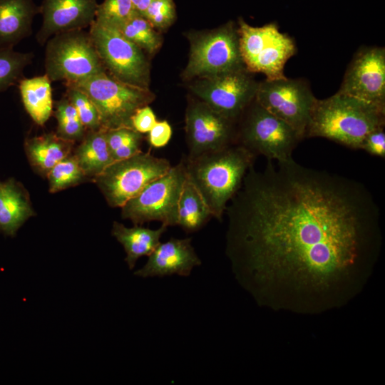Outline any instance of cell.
<instances>
[{
  "mask_svg": "<svg viewBox=\"0 0 385 385\" xmlns=\"http://www.w3.org/2000/svg\"><path fill=\"white\" fill-rule=\"evenodd\" d=\"M225 252L260 302L272 289L327 297L379 256L380 212L361 182L292 158L252 165L227 205Z\"/></svg>",
  "mask_w": 385,
  "mask_h": 385,
  "instance_id": "6da1fadb",
  "label": "cell"
},
{
  "mask_svg": "<svg viewBox=\"0 0 385 385\" xmlns=\"http://www.w3.org/2000/svg\"><path fill=\"white\" fill-rule=\"evenodd\" d=\"M256 158L239 144L183 158L187 178L200 192L212 217L222 220L227 204L241 188Z\"/></svg>",
  "mask_w": 385,
  "mask_h": 385,
  "instance_id": "7a4b0ae2",
  "label": "cell"
},
{
  "mask_svg": "<svg viewBox=\"0 0 385 385\" xmlns=\"http://www.w3.org/2000/svg\"><path fill=\"white\" fill-rule=\"evenodd\" d=\"M385 124V108L337 92L316 98L305 138H324L352 149H361L366 135Z\"/></svg>",
  "mask_w": 385,
  "mask_h": 385,
  "instance_id": "3957f363",
  "label": "cell"
},
{
  "mask_svg": "<svg viewBox=\"0 0 385 385\" xmlns=\"http://www.w3.org/2000/svg\"><path fill=\"white\" fill-rule=\"evenodd\" d=\"M65 85L74 86L89 97L98 112L101 127L106 130L132 128L131 118L135 111L154 99L148 88L123 83L106 71Z\"/></svg>",
  "mask_w": 385,
  "mask_h": 385,
  "instance_id": "277c9868",
  "label": "cell"
},
{
  "mask_svg": "<svg viewBox=\"0 0 385 385\" xmlns=\"http://www.w3.org/2000/svg\"><path fill=\"white\" fill-rule=\"evenodd\" d=\"M302 139L288 124L272 115L255 100L237 122V144L255 156L287 160Z\"/></svg>",
  "mask_w": 385,
  "mask_h": 385,
  "instance_id": "5b68a950",
  "label": "cell"
},
{
  "mask_svg": "<svg viewBox=\"0 0 385 385\" xmlns=\"http://www.w3.org/2000/svg\"><path fill=\"white\" fill-rule=\"evenodd\" d=\"M45 46V74L51 82L75 83L106 71L84 29L56 34Z\"/></svg>",
  "mask_w": 385,
  "mask_h": 385,
  "instance_id": "8992f818",
  "label": "cell"
},
{
  "mask_svg": "<svg viewBox=\"0 0 385 385\" xmlns=\"http://www.w3.org/2000/svg\"><path fill=\"white\" fill-rule=\"evenodd\" d=\"M190 56L183 71L186 80L246 68L240 48L237 28L232 21L189 36Z\"/></svg>",
  "mask_w": 385,
  "mask_h": 385,
  "instance_id": "52a82bcc",
  "label": "cell"
},
{
  "mask_svg": "<svg viewBox=\"0 0 385 385\" xmlns=\"http://www.w3.org/2000/svg\"><path fill=\"white\" fill-rule=\"evenodd\" d=\"M187 174L183 158L162 176L147 185L121 207V216L134 225L152 221L177 225L178 206Z\"/></svg>",
  "mask_w": 385,
  "mask_h": 385,
  "instance_id": "ba28073f",
  "label": "cell"
},
{
  "mask_svg": "<svg viewBox=\"0 0 385 385\" xmlns=\"http://www.w3.org/2000/svg\"><path fill=\"white\" fill-rule=\"evenodd\" d=\"M238 24L240 48L246 68L264 73L267 79L284 78L285 63L297 51L293 39L279 31L274 22L255 27L240 18Z\"/></svg>",
  "mask_w": 385,
  "mask_h": 385,
  "instance_id": "9c48e42d",
  "label": "cell"
},
{
  "mask_svg": "<svg viewBox=\"0 0 385 385\" xmlns=\"http://www.w3.org/2000/svg\"><path fill=\"white\" fill-rule=\"evenodd\" d=\"M171 166L166 158L156 157L150 151L140 152L113 161L93 180L110 206L121 207Z\"/></svg>",
  "mask_w": 385,
  "mask_h": 385,
  "instance_id": "30bf717a",
  "label": "cell"
},
{
  "mask_svg": "<svg viewBox=\"0 0 385 385\" xmlns=\"http://www.w3.org/2000/svg\"><path fill=\"white\" fill-rule=\"evenodd\" d=\"M88 32L108 74L123 83L148 88L149 63L140 47L117 28L96 21L89 26Z\"/></svg>",
  "mask_w": 385,
  "mask_h": 385,
  "instance_id": "8fae6325",
  "label": "cell"
},
{
  "mask_svg": "<svg viewBox=\"0 0 385 385\" xmlns=\"http://www.w3.org/2000/svg\"><path fill=\"white\" fill-rule=\"evenodd\" d=\"M255 100L265 109L292 127L305 138L316 100L307 83L286 77L259 83Z\"/></svg>",
  "mask_w": 385,
  "mask_h": 385,
  "instance_id": "7c38bea8",
  "label": "cell"
},
{
  "mask_svg": "<svg viewBox=\"0 0 385 385\" xmlns=\"http://www.w3.org/2000/svg\"><path fill=\"white\" fill-rule=\"evenodd\" d=\"M259 83L247 68L195 78L190 86L198 98L237 123L255 100Z\"/></svg>",
  "mask_w": 385,
  "mask_h": 385,
  "instance_id": "4fadbf2b",
  "label": "cell"
},
{
  "mask_svg": "<svg viewBox=\"0 0 385 385\" xmlns=\"http://www.w3.org/2000/svg\"><path fill=\"white\" fill-rule=\"evenodd\" d=\"M185 131L189 158L237 144V123L200 99L188 101Z\"/></svg>",
  "mask_w": 385,
  "mask_h": 385,
  "instance_id": "5bb4252c",
  "label": "cell"
},
{
  "mask_svg": "<svg viewBox=\"0 0 385 385\" xmlns=\"http://www.w3.org/2000/svg\"><path fill=\"white\" fill-rule=\"evenodd\" d=\"M337 92L385 108L384 48H360L350 62Z\"/></svg>",
  "mask_w": 385,
  "mask_h": 385,
  "instance_id": "9a60e30c",
  "label": "cell"
},
{
  "mask_svg": "<svg viewBox=\"0 0 385 385\" xmlns=\"http://www.w3.org/2000/svg\"><path fill=\"white\" fill-rule=\"evenodd\" d=\"M98 5L97 0H42L37 42L45 45L56 34L89 27L95 21Z\"/></svg>",
  "mask_w": 385,
  "mask_h": 385,
  "instance_id": "2e32d148",
  "label": "cell"
},
{
  "mask_svg": "<svg viewBox=\"0 0 385 385\" xmlns=\"http://www.w3.org/2000/svg\"><path fill=\"white\" fill-rule=\"evenodd\" d=\"M191 242L190 237H171L160 242L148 256L145 265L135 272V275L143 278L173 274L189 276L195 267L201 265Z\"/></svg>",
  "mask_w": 385,
  "mask_h": 385,
  "instance_id": "e0dca14e",
  "label": "cell"
},
{
  "mask_svg": "<svg viewBox=\"0 0 385 385\" xmlns=\"http://www.w3.org/2000/svg\"><path fill=\"white\" fill-rule=\"evenodd\" d=\"M36 14L39 6L34 0H0V50L14 48L29 36Z\"/></svg>",
  "mask_w": 385,
  "mask_h": 385,
  "instance_id": "ac0fdd59",
  "label": "cell"
},
{
  "mask_svg": "<svg viewBox=\"0 0 385 385\" xmlns=\"http://www.w3.org/2000/svg\"><path fill=\"white\" fill-rule=\"evenodd\" d=\"M166 230L167 227L163 225L153 230L140 225L128 227L122 223L114 222L111 233L123 247L126 253L125 261L129 269L132 270L139 258L148 257L154 251Z\"/></svg>",
  "mask_w": 385,
  "mask_h": 385,
  "instance_id": "d6986e66",
  "label": "cell"
},
{
  "mask_svg": "<svg viewBox=\"0 0 385 385\" xmlns=\"http://www.w3.org/2000/svg\"><path fill=\"white\" fill-rule=\"evenodd\" d=\"M34 215L26 190L14 179L0 185V230L14 236L19 227Z\"/></svg>",
  "mask_w": 385,
  "mask_h": 385,
  "instance_id": "ffe728a7",
  "label": "cell"
},
{
  "mask_svg": "<svg viewBox=\"0 0 385 385\" xmlns=\"http://www.w3.org/2000/svg\"><path fill=\"white\" fill-rule=\"evenodd\" d=\"M19 89L26 112L36 124L43 125L53 111L49 78L45 73L29 78H23L19 82Z\"/></svg>",
  "mask_w": 385,
  "mask_h": 385,
  "instance_id": "44dd1931",
  "label": "cell"
},
{
  "mask_svg": "<svg viewBox=\"0 0 385 385\" xmlns=\"http://www.w3.org/2000/svg\"><path fill=\"white\" fill-rule=\"evenodd\" d=\"M73 141L48 133L27 139L25 150L32 165L48 174L59 161L71 155Z\"/></svg>",
  "mask_w": 385,
  "mask_h": 385,
  "instance_id": "7402d4cb",
  "label": "cell"
},
{
  "mask_svg": "<svg viewBox=\"0 0 385 385\" xmlns=\"http://www.w3.org/2000/svg\"><path fill=\"white\" fill-rule=\"evenodd\" d=\"M74 156L86 176L96 178L113 162L109 150L106 130H88Z\"/></svg>",
  "mask_w": 385,
  "mask_h": 385,
  "instance_id": "603a6c76",
  "label": "cell"
},
{
  "mask_svg": "<svg viewBox=\"0 0 385 385\" xmlns=\"http://www.w3.org/2000/svg\"><path fill=\"white\" fill-rule=\"evenodd\" d=\"M212 217L200 192L186 178L178 202L177 225L186 233H193L202 228Z\"/></svg>",
  "mask_w": 385,
  "mask_h": 385,
  "instance_id": "cb8c5ba5",
  "label": "cell"
},
{
  "mask_svg": "<svg viewBox=\"0 0 385 385\" xmlns=\"http://www.w3.org/2000/svg\"><path fill=\"white\" fill-rule=\"evenodd\" d=\"M32 52H19L14 48L0 50V93L23 78L24 70L32 63Z\"/></svg>",
  "mask_w": 385,
  "mask_h": 385,
  "instance_id": "d4e9b609",
  "label": "cell"
},
{
  "mask_svg": "<svg viewBox=\"0 0 385 385\" xmlns=\"http://www.w3.org/2000/svg\"><path fill=\"white\" fill-rule=\"evenodd\" d=\"M106 137L113 161L126 159L142 152L143 136L132 128L106 130Z\"/></svg>",
  "mask_w": 385,
  "mask_h": 385,
  "instance_id": "484cf974",
  "label": "cell"
},
{
  "mask_svg": "<svg viewBox=\"0 0 385 385\" xmlns=\"http://www.w3.org/2000/svg\"><path fill=\"white\" fill-rule=\"evenodd\" d=\"M129 41L149 53H155L161 45V38L146 19L135 14L117 28Z\"/></svg>",
  "mask_w": 385,
  "mask_h": 385,
  "instance_id": "4316f807",
  "label": "cell"
},
{
  "mask_svg": "<svg viewBox=\"0 0 385 385\" xmlns=\"http://www.w3.org/2000/svg\"><path fill=\"white\" fill-rule=\"evenodd\" d=\"M49 191L56 192L76 185L86 177L74 155L59 161L48 173Z\"/></svg>",
  "mask_w": 385,
  "mask_h": 385,
  "instance_id": "83f0119b",
  "label": "cell"
},
{
  "mask_svg": "<svg viewBox=\"0 0 385 385\" xmlns=\"http://www.w3.org/2000/svg\"><path fill=\"white\" fill-rule=\"evenodd\" d=\"M55 116L58 123V135L73 142L83 138L86 128L74 106L66 96L56 103Z\"/></svg>",
  "mask_w": 385,
  "mask_h": 385,
  "instance_id": "f1b7e54d",
  "label": "cell"
},
{
  "mask_svg": "<svg viewBox=\"0 0 385 385\" xmlns=\"http://www.w3.org/2000/svg\"><path fill=\"white\" fill-rule=\"evenodd\" d=\"M135 14L131 0H104L98 5L95 21L118 28Z\"/></svg>",
  "mask_w": 385,
  "mask_h": 385,
  "instance_id": "f546056e",
  "label": "cell"
},
{
  "mask_svg": "<svg viewBox=\"0 0 385 385\" xmlns=\"http://www.w3.org/2000/svg\"><path fill=\"white\" fill-rule=\"evenodd\" d=\"M66 96L74 106L86 130L101 128L98 112L89 97L74 86L66 85Z\"/></svg>",
  "mask_w": 385,
  "mask_h": 385,
  "instance_id": "4dcf8cb0",
  "label": "cell"
},
{
  "mask_svg": "<svg viewBox=\"0 0 385 385\" xmlns=\"http://www.w3.org/2000/svg\"><path fill=\"white\" fill-rule=\"evenodd\" d=\"M175 16L173 0H153L143 14L153 28L161 30L171 26Z\"/></svg>",
  "mask_w": 385,
  "mask_h": 385,
  "instance_id": "1f68e13d",
  "label": "cell"
},
{
  "mask_svg": "<svg viewBox=\"0 0 385 385\" xmlns=\"http://www.w3.org/2000/svg\"><path fill=\"white\" fill-rule=\"evenodd\" d=\"M361 149L369 154L381 158H385L384 126H380L369 132L364 138Z\"/></svg>",
  "mask_w": 385,
  "mask_h": 385,
  "instance_id": "d6a6232c",
  "label": "cell"
},
{
  "mask_svg": "<svg viewBox=\"0 0 385 385\" xmlns=\"http://www.w3.org/2000/svg\"><path fill=\"white\" fill-rule=\"evenodd\" d=\"M172 133L171 125L167 120L157 121L148 133L147 140L151 148H163L170 142Z\"/></svg>",
  "mask_w": 385,
  "mask_h": 385,
  "instance_id": "836d02e7",
  "label": "cell"
},
{
  "mask_svg": "<svg viewBox=\"0 0 385 385\" xmlns=\"http://www.w3.org/2000/svg\"><path fill=\"white\" fill-rule=\"evenodd\" d=\"M156 122V116L148 106L138 109L131 118L132 128L141 134L148 133Z\"/></svg>",
  "mask_w": 385,
  "mask_h": 385,
  "instance_id": "e575fe53",
  "label": "cell"
},
{
  "mask_svg": "<svg viewBox=\"0 0 385 385\" xmlns=\"http://www.w3.org/2000/svg\"><path fill=\"white\" fill-rule=\"evenodd\" d=\"M131 1L135 12L143 16L145 10L153 0H131Z\"/></svg>",
  "mask_w": 385,
  "mask_h": 385,
  "instance_id": "d590c367",
  "label": "cell"
},
{
  "mask_svg": "<svg viewBox=\"0 0 385 385\" xmlns=\"http://www.w3.org/2000/svg\"><path fill=\"white\" fill-rule=\"evenodd\" d=\"M1 183L0 182V185H1Z\"/></svg>",
  "mask_w": 385,
  "mask_h": 385,
  "instance_id": "8d00e7d4",
  "label": "cell"
}]
</instances>
